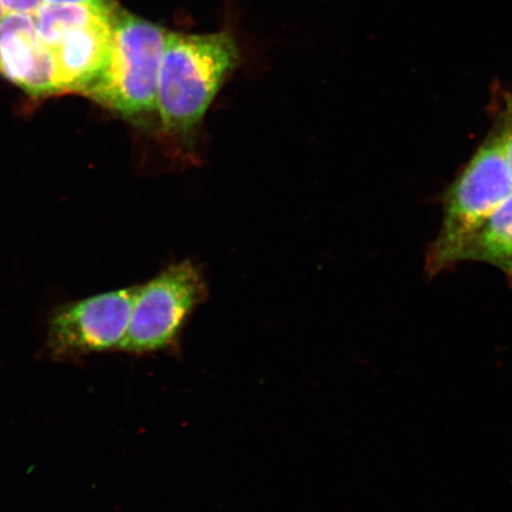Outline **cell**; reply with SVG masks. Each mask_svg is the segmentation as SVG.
Masks as SVG:
<instances>
[{
	"label": "cell",
	"mask_w": 512,
	"mask_h": 512,
	"mask_svg": "<svg viewBox=\"0 0 512 512\" xmlns=\"http://www.w3.org/2000/svg\"><path fill=\"white\" fill-rule=\"evenodd\" d=\"M458 261L484 262L512 279V194L471 235Z\"/></svg>",
	"instance_id": "obj_8"
},
{
	"label": "cell",
	"mask_w": 512,
	"mask_h": 512,
	"mask_svg": "<svg viewBox=\"0 0 512 512\" xmlns=\"http://www.w3.org/2000/svg\"><path fill=\"white\" fill-rule=\"evenodd\" d=\"M206 297V283L190 261L170 266L137 286L120 351L132 356L179 354L185 325Z\"/></svg>",
	"instance_id": "obj_5"
},
{
	"label": "cell",
	"mask_w": 512,
	"mask_h": 512,
	"mask_svg": "<svg viewBox=\"0 0 512 512\" xmlns=\"http://www.w3.org/2000/svg\"><path fill=\"white\" fill-rule=\"evenodd\" d=\"M137 286L99 294L63 306L51 319L48 344L59 357L120 351Z\"/></svg>",
	"instance_id": "obj_6"
},
{
	"label": "cell",
	"mask_w": 512,
	"mask_h": 512,
	"mask_svg": "<svg viewBox=\"0 0 512 512\" xmlns=\"http://www.w3.org/2000/svg\"><path fill=\"white\" fill-rule=\"evenodd\" d=\"M511 194L512 174L496 125L448 191L443 224L428 253V271L437 274L458 262L467 240Z\"/></svg>",
	"instance_id": "obj_3"
},
{
	"label": "cell",
	"mask_w": 512,
	"mask_h": 512,
	"mask_svg": "<svg viewBox=\"0 0 512 512\" xmlns=\"http://www.w3.org/2000/svg\"><path fill=\"white\" fill-rule=\"evenodd\" d=\"M496 95L499 104L496 124L502 134L504 152L512 174V93L501 89Z\"/></svg>",
	"instance_id": "obj_9"
},
{
	"label": "cell",
	"mask_w": 512,
	"mask_h": 512,
	"mask_svg": "<svg viewBox=\"0 0 512 512\" xmlns=\"http://www.w3.org/2000/svg\"><path fill=\"white\" fill-rule=\"evenodd\" d=\"M42 3V0H3L6 11L29 12V14L40 8Z\"/></svg>",
	"instance_id": "obj_10"
},
{
	"label": "cell",
	"mask_w": 512,
	"mask_h": 512,
	"mask_svg": "<svg viewBox=\"0 0 512 512\" xmlns=\"http://www.w3.org/2000/svg\"><path fill=\"white\" fill-rule=\"evenodd\" d=\"M239 60L238 44L228 31L206 35L169 31L157 91L156 114L163 130L189 137Z\"/></svg>",
	"instance_id": "obj_1"
},
{
	"label": "cell",
	"mask_w": 512,
	"mask_h": 512,
	"mask_svg": "<svg viewBox=\"0 0 512 512\" xmlns=\"http://www.w3.org/2000/svg\"><path fill=\"white\" fill-rule=\"evenodd\" d=\"M0 75L32 98L59 95L56 67L29 12H6L0 19Z\"/></svg>",
	"instance_id": "obj_7"
},
{
	"label": "cell",
	"mask_w": 512,
	"mask_h": 512,
	"mask_svg": "<svg viewBox=\"0 0 512 512\" xmlns=\"http://www.w3.org/2000/svg\"><path fill=\"white\" fill-rule=\"evenodd\" d=\"M117 8L42 3L32 12L38 35L53 55L60 94H85L105 66Z\"/></svg>",
	"instance_id": "obj_4"
},
{
	"label": "cell",
	"mask_w": 512,
	"mask_h": 512,
	"mask_svg": "<svg viewBox=\"0 0 512 512\" xmlns=\"http://www.w3.org/2000/svg\"><path fill=\"white\" fill-rule=\"evenodd\" d=\"M6 12H8V11H6L4 8L3 0H0V19H2L4 17Z\"/></svg>",
	"instance_id": "obj_12"
},
{
	"label": "cell",
	"mask_w": 512,
	"mask_h": 512,
	"mask_svg": "<svg viewBox=\"0 0 512 512\" xmlns=\"http://www.w3.org/2000/svg\"><path fill=\"white\" fill-rule=\"evenodd\" d=\"M168 32L118 5L110 54L83 95L125 119L156 114L160 63Z\"/></svg>",
	"instance_id": "obj_2"
},
{
	"label": "cell",
	"mask_w": 512,
	"mask_h": 512,
	"mask_svg": "<svg viewBox=\"0 0 512 512\" xmlns=\"http://www.w3.org/2000/svg\"><path fill=\"white\" fill-rule=\"evenodd\" d=\"M42 2L49 4H82L94 6H111L117 4L115 0H42Z\"/></svg>",
	"instance_id": "obj_11"
}]
</instances>
